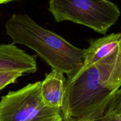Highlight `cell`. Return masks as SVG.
I'll list each match as a JSON object with an SVG mask.
<instances>
[{
    "label": "cell",
    "mask_w": 121,
    "mask_h": 121,
    "mask_svg": "<svg viewBox=\"0 0 121 121\" xmlns=\"http://www.w3.org/2000/svg\"><path fill=\"white\" fill-rule=\"evenodd\" d=\"M102 82L94 65H83L77 75L66 80L64 104L60 109L64 121H96L105 115L114 93Z\"/></svg>",
    "instance_id": "7a4b0ae2"
},
{
    "label": "cell",
    "mask_w": 121,
    "mask_h": 121,
    "mask_svg": "<svg viewBox=\"0 0 121 121\" xmlns=\"http://www.w3.org/2000/svg\"><path fill=\"white\" fill-rule=\"evenodd\" d=\"M84 65H94L104 85L121 87V32L90 41L85 49Z\"/></svg>",
    "instance_id": "5b68a950"
},
{
    "label": "cell",
    "mask_w": 121,
    "mask_h": 121,
    "mask_svg": "<svg viewBox=\"0 0 121 121\" xmlns=\"http://www.w3.org/2000/svg\"><path fill=\"white\" fill-rule=\"evenodd\" d=\"M41 82L9 91L0 100V121H63L60 109L47 105L42 98Z\"/></svg>",
    "instance_id": "277c9868"
},
{
    "label": "cell",
    "mask_w": 121,
    "mask_h": 121,
    "mask_svg": "<svg viewBox=\"0 0 121 121\" xmlns=\"http://www.w3.org/2000/svg\"><path fill=\"white\" fill-rule=\"evenodd\" d=\"M6 33L13 44L34 50L52 70L73 79L84 65L85 49L71 44L62 37L39 26L26 14H14L5 23Z\"/></svg>",
    "instance_id": "6da1fadb"
},
{
    "label": "cell",
    "mask_w": 121,
    "mask_h": 121,
    "mask_svg": "<svg viewBox=\"0 0 121 121\" xmlns=\"http://www.w3.org/2000/svg\"><path fill=\"white\" fill-rule=\"evenodd\" d=\"M23 75V73L19 72H0V91Z\"/></svg>",
    "instance_id": "ba28073f"
},
{
    "label": "cell",
    "mask_w": 121,
    "mask_h": 121,
    "mask_svg": "<svg viewBox=\"0 0 121 121\" xmlns=\"http://www.w3.org/2000/svg\"><path fill=\"white\" fill-rule=\"evenodd\" d=\"M96 121H121V115L115 113H106L103 117Z\"/></svg>",
    "instance_id": "30bf717a"
},
{
    "label": "cell",
    "mask_w": 121,
    "mask_h": 121,
    "mask_svg": "<svg viewBox=\"0 0 121 121\" xmlns=\"http://www.w3.org/2000/svg\"><path fill=\"white\" fill-rule=\"evenodd\" d=\"M17 1V0H0V4H7L8 2H12V1Z\"/></svg>",
    "instance_id": "8fae6325"
},
{
    "label": "cell",
    "mask_w": 121,
    "mask_h": 121,
    "mask_svg": "<svg viewBox=\"0 0 121 121\" xmlns=\"http://www.w3.org/2000/svg\"><path fill=\"white\" fill-rule=\"evenodd\" d=\"M37 70L36 56H31L15 45L0 44V72L35 73Z\"/></svg>",
    "instance_id": "8992f818"
},
{
    "label": "cell",
    "mask_w": 121,
    "mask_h": 121,
    "mask_svg": "<svg viewBox=\"0 0 121 121\" xmlns=\"http://www.w3.org/2000/svg\"><path fill=\"white\" fill-rule=\"evenodd\" d=\"M49 11L57 22L70 21L105 35L121 15L108 0H49Z\"/></svg>",
    "instance_id": "3957f363"
},
{
    "label": "cell",
    "mask_w": 121,
    "mask_h": 121,
    "mask_svg": "<svg viewBox=\"0 0 121 121\" xmlns=\"http://www.w3.org/2000/svg\"><path fill=\"white\" fill-rule=\"evenodd\" d=\"M66 84V80L63 73L52 70L49 73L46 74L40 85L45 102L52 107L61 109L64 104Z\"/></svg>",
    "instance_id": "52a82bcc"
},
{
    "label": "cell",
    "mask_w": 121,
    "mask_h": 121,
    "mask_svg": "<svg viewBox=\"0 0 121 121\" xmlns=\"http://www.w3.org/2000/svg\"><path fill=\"white\" fill-rule=\"evenodd\" d=\"M108 113L121 115V87L112 98L106 112V113Z\"/></svg>",
    "instance_id": "9c48e42d"
}]
</instances>
